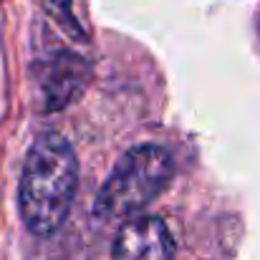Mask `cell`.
Wrapping results in <instances>:
<instances>
[{
    "label": "cell",
    "mask_w": 260,
    "mask_h": 260,
    "mask_svg": "<svg viewBox=\"0 0 260 260\" xmlns=\"http://www.w3.org/2000/svg\"><path fill=\"white\" fill-rule=\"evenodd\" d=\"M172 172V157L162 147L144 144L126 152L99 189L93 212L101 220H124L142 212L165 192Z\"/></svg>",
    "instance_id": "cell-2"
},
{
    "label": "cell",
    "mask_w": 260,
    "mask_h": 260,
    "mask_svg": "<svg viewBox=\"0 0 260 260\" xmlns=\"http://www.w3.org/2000/svg\"><path fill=\"white\" fill-rule=\"evenodd\" d=\"M174 240L159 217L126 220L114 240V260H172Z\"/></svg>",
    "instance_id": "cell-3"
},
{
    "label": "cell",
    "mask_w": 260,
    "mask_h": 260,
    "mask_svg": "<svg viewBox=\"0 0 260 260\" xmlns=\"http://www.w3.org/2000/svg\"><path fill=\"white\" fill-rule=\"evenodd\" d=\"M76 182L79 165L71 144L61 134H43L25 157L18 189L20 217L33 235L48 238L66 222Z\"/></svg>",
    "instance_id": "cell-1"
},
{
    "label": "cell",
    "mask_w": 260,
    "mask_h": 260,
    "mask_svg": "<svg viewBox=\"0 0 260 260\" xmlns=\"http://www.w3.org/2000/svg\"><path fill=\"white\" fill-rule=\"evenodd\" d=\"M86 61L71 53H58L43 66V96L48 109H61L86 86Z\"/></svg>",
    "instance_id": "cell-4"
}]
</instances>
